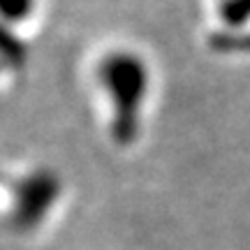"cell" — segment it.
Returning <instances> with one entry per match:
<instances>
[{
    "mask_svg": "<svg viewBox=\"0 0 250 250\" xmlns=\"http://www.w3.org/2000/svg\"><path fill=\"white\" fill-rule=\"evenodd\" d=\"M220 14L229 23H241L250 17V0H223Z\"/></svg>",
    "mask_w": 250,
    "mask_h": 250,
    "instance_id": "1",
    "label": "cell"
},
{
    "mask_svg": "<svg viewBox=\"0 0 250 250\" xmlns=\"http://www.w3.org/2000/svg\"><path fill=\"white\" fill-rule=\"evenodd\" d=\"M28 2H30V0H0V12L17 17V14H21V12L28 7Z\"/></svg>",
    "mask_w": 250,
    "mask_h": 250,
    "instance_id": "2",
    "label": "cell"
}]
</instances>
